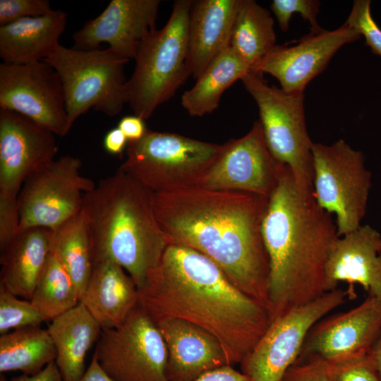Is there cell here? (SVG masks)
Returning <instances> with one entry per match:
<instances>
[{
  "instance_id": "43",
  "label": "cell",
  "mask_w": 381,
  "mask_h": 381,
  "mask_svg": "<svg viewBox=\"0 0 381 381\" xmlns=\"http://www.w3.org/2000/svg\"><path fill=\"white\" fill-rule=\"evenodd\" d=\"M381 379V332L368 353Z\"/></svg>"
},
{
  "instance_id": "13",
  "label": "cell",
  "mask_w": 381,
  "mask_h": 381,
  "mask_svg": "<svg viewBox=\"0 0 381 381\" xmlns=\"http://www.w3.org/2000/svg\"><path fill=\"white\" fill-rule=\"evenodd\" d=\"M0 108L22 114L59 136L71 130L61 80L44 61L0 64Z\"/></svg>"
},
{
  "instance_id": "1",
  "label": "cell",
  "mask_w": 381,
  "mask_h": 381,
  "mask_svg": "<svg viewBox=\"0 0 381 381\" xmlns=\"http://www.w3.org/2000/svg\"><path fill=\"white\" fill-rule=\"evenodd\" d=\"M268 199L200 186L152 193L155 214L168 243L208 258L269 312L270 265L261 232Z\"/></svg>"
},
{
  "instance_id": "24",
  "label": "cell",
  "mask_w": 381,
  "mask_h": 381,
  "mask_svg": "<svg viewBox=\"0 0 381 381\" xmlns=\"http://www.w3.org/2000/svg\"><path fill=\"white\" fill-rule=\"evenodd\" d=\"M56 351L55 362L64 381H78L85 372V358L102 329L80 303L51 320L47 329Z\"/></svg>"
},
{
  "instance_id": "41",
  "label": "cell",
  "mask_w": 381,
  "mask_h": 381,
  "mask_svg": "<svg viewBox=\"0 0 381 381\" xmlns=\"http://www.w3.org/2000/svg\"><path fill=\"white\" fill-rule=\"evenodd\" d=\"M128 140L122 131L117 127L109 131L104 136L103 145L109 154L120 155L128 144Z\"/></svg>"
},
{
  "instance_id": "26",
  "label": "cell",
  "mask_w": 381,
  "mask_h": 381,
  "mask_svg": "<svg viewBox=\"0 0 381 381\" xmlns=\"http://www.w3.org/2000/svg\"><path fill=\"white\" fill-rule=\"evenodd\" d=\"M250 71L230 46L226 47L196 79L195 85L182 95V107L191 116L211 114L218 107L225 90Z\"/></svg>"
},
{
  "instance_id": "12",
  "label": "cell",
  "mask_w": 381,
  "mask_h": 381,
  "mask_svg": "<svg viewBox=\"0 0 381 381\" xmlns=\"http://www.w3.org/2000/svg\"><path fill=\"white\" fill-rule=\"evenodd\" d=\"M349 291L335 289L274 319L241 363L250 381H282L296 361L312 327L346 302Z\"/></svg>"
},
{
  "instance_id": "36",
  "label": "cell",
  "mask_w": 381,
  "mask_h": 381,
  "mask_svg": "<svg viewBox=\"0 0 381 381\" xmlns=\"http://www.w3.org/2000/svg\"><path fill=\"white\" fill-rule=\"evenodd\" d=\"M20 234L17 198L0 193V250L4 253Z\"/></svg>"
},
{
  "instance_id": "27",
  "label": "cell",
  "mask_w": 381,
  "mask_h": 381,
  "mask_svg": "<svg viewBox=\"0 0 381 381\" xmlns=\"http://www.w3.org/2000/svg\"><path fill=\"white\" fill-rule=\"evenodd\" d=\"M274 20L270 12L254 0H240L229 46L250 68H258L275 47Z\"/></svg>"
},
{
  "instance_id": "15",
  "label": "cell",
  "mask_w": 381,
  "mask_h": 381,
  "mask_svg": "<svg viewBox=\"0 0 381 381\" xmlns=\"http://www.w3.org/2000/svg\"><path fill=\"white\" fill-rule=\"evenodd\" d=\"M282 165L270 152L261 124L256 121L244 136L223 144L200 186L244 191L269 198L277 185Z\"/></svg>"
},
{
  "instance_id": "30",
  "label": "cell",
  "mask_w": 381,
  "mask_h": 381,
  "mask_svg": "<svg viewBox=\"0 0 381 381\" xmlns=\"http://www.w3.org/2000/svg\"><path fill=\"white\" fill-rule=\"evenodd\" d=\"M30 301L44 321L54 319L80 302L73 279L52 253L47 258Z\"/></svg>"
},
{
  "instance_id": "37",
  "label": "cell",
  "mask_w": 381,
  "mask_h": 381,
  "mask_svg": "<svg viewBox=\"0 0 381 381\" xmlns=\"http://www.w3.org/2000/svg\"><path fill=\"white\" fill-rule=\"evenodd\" d=\"M282 381H332L329 363L319 360L296 361Z\"/></svg>"
},
{
  "instance_id": "19",
  "label": "cell",
  "mask_w": 381,
  "mask_h": 381,
  "mask_svg": "<svg viewBox=\"0 0 381 381\" xmlns=\"http://www.w3.org/2000/svg\"><path fill=\"white\" fill-rule=\"evenodd\" d=\"M325 274L329 291L342 282L353 294V286L358 284L381 299V234L365 224L339 236L330 250Z\"/></svg>"
},
{
  "instance_id": "39",
  "label": "cell",
  "mask_w": 381,
  "mask_h": 381,
  "mask_svg": "<svg viewBox=\"0 0 381 381\" xmlns=\"http://www.w3.org/2000/svg\"><path fill=\"white\" fill-rule=\"evenodd\" d=\"M144 119L133 116L123 117L118 125V128L126 137L128 141H136L140 140L147 131Z\"/></svg>"
},
{
  "instance_id": "40",
  "label": "cell",
  "mask_w": 381,
  "mask_h": 381,
  "mask_svg": "<svg viewBox=\"0 0 381 381\" xmlns=\"http://www.w3.org/2000/svg\"><path fill=\"white\" fill-rule=\"evenodd\" d=\"M11 381H64L63 376L56 363L53 361L46 365L41 371L32 375L22 374L13 377Z\"/></svg>"
},
{
  "instance_id": "38",
  "label": "cell",
  "mask_w": 381,
  "mask_h": 381,
  "mask_svg": "<svg viewBox=\"0 0 381 381\" xmlns=\"http://www.w3.org/2000/svg\"><path fill=\"white\" fill-rule=\"evenodd\" d=\"M192 381H250L248 376L226 365L211 370Z\"/></svg>"
},
{
  "instance_id": "42",
  "label": "cell",
  "mask_w": 381,
  "mask_h": 381,
  "mask_svg": "<svg viewBox=\"0 0 381 381\" xmlns=\"http://www.w3.org/2000/svg\"><path fill=\"white\" fill-rule=\"evenodd\" d=\"M78 381H116L111 377L101 367L97 357L93 354L91 362Z\"/></svg>"
},
{
  "instance_id": "2",
  "label": "cell",
  "mask_w": 381,
  "mask_h": 381,
  "mask_svg": "<svg viewBox=\"0 0 381 381\" xmlns=\"http://www.w3.org/2000/svg\"><path fill=\"white\" fill-rule=\"evenodd\" d=\"M138 291L140 306L155 322L182 319L216 337L230 365L243 362L271 322L268 310L214 262L182 245H167Z\"/></svg>"
},
{
  "instance_id": "10",
  "label": "cell",
  "mask_w": 381,
  "mask_h": 381,
  "mask_svg": "<svg viewBox=\"0 0 381 381\" xmlns=\"http://www.w3.org/2000/svg\"><path fill=\"white\" fill-rule=\"evenodd\" d=\"M94 354L116 381H168V352L156 322L140 306L119 326L102 329Z\"/></svg>"
},
{
  "instance_id": "44",
  "label": "cell",
  "mask_w": 381,
  "mask_h": 381,
  "mask_svg": "<svg viewBox=\"0 0 381 381\" xmlns=\"http://www.w3.org/2000/svg\"><path fill=\"white\" fill-rule=\"evenodd\" d=\"M0 381H8V380L6 379V377L4 375H1Z\"/></svg>"
},
{
  "instance_id": "18",
  "label": "cell",
  "mask_w": 381,
  "mask_h": 381,
  "mask_svg": "<svg viewBox=\"0 0 381 381\" xmlns=\"http://www.w3.org/2000/svg\"><path fill=\"white\" fill-rule=\"evenodd\" d=\"M160 0H111L96 18L73 35L75 49H100L102 43L123 58L135 59L143 40L155 28Z\"/></svg>"
},
{
  "instance_id": "6",
  "label": "cell",
  "mask_w": 381,
  "mask_h": 381,
  "mask_svg": "<svg viewBox=\"0 0 381 381\" xmlns=\"http://www.w3.org/2000/svg\"><path fill=\"white\" fill-rule=\"evenodd\" d=\"M222 149L223 144L147 129L128 142L119 169L152 193L171 192L200 186Z\"/></svg>"
},
{
  "instance_id": "35",
  "label": "cell",
  "mask_w": 381,
  "mask_h": 381,
  "mask_svg": "<svg viewBox=\"0 0 381 381\" xmlns=\"http://www.w3.org/2000/svg\"><path fill=\"white\" fill-rule=\"evenodd\" d=\"M52 11L47 0H0V26L25 18L45 16Z\"/></svg>"
},
{
  "instance_id": "11",
  "label": "cell",
  "mask_w": 381,
  "mask_h": 381,
  "mask_svg": "<svg viewBox=\"0 0 381 381\" xmlns=\"http://www.w3.org/2000/svg\"><path fill=\"white\" fill-rule=\"evenodd\" d=\"M81 160L71 155L54 159L31 174L17 198L20 233L30 228L54 229L82 210L95 182L80 174Z\"/></svg>"
},
{
  "instance_id": "4",
  "label": "cell",
  "mask_w": 381,
  "mask_h": 381,
  "mask_svg": "<svg viewBox=\"0 0 381 381\" xmlns=\"http://www.w3.org/2000/svg\"><path fill=\"white\" fill-rule=\"evenodd\" d=\"M82 211L93 264L117 263L140 288L169 244L155 214L152 192L119 169L85 194Z\"/></svg>"
},
{
  "instance_id": "16",
  "label": "cell",
  "mask_w": 381,
  "mask_h": 381,
  "mask_svg": "<svg viewBox=\"0 0 381 381\" xmlns=\"http://www.w3.org/2000/svg\"><path fill=\"white\" fill-rule=\"evenodd\" d=\"M54 134L29 118L0 108V193L17 198L25 180L54 159Z\"/></svg>"
},
{
  "instance_id": "25",
  "label": "cell",
  "mask_w": 381,
  "mask_h": 381,
  "mask_svg": "<svg viewBox=\"0 0 381 381\" xmlns=\"http://www.w3.org/2000/svg\"><path fill=\"white\" fill-rule=\"evenodd\" d=\"M50 229L33 227L21 231L1 254V282L18 297L30 300L50 253Z\"/></svg>"
},
{
  "instance_id": "21",
  "label": "cell",
  "mask_w": 381,
  "mask_h": 381,
  "mask_svg": "<svg viewBox=\"0 0 381 381\" xmlns=\"http://www.w3.org/2000/svg\"><path fill=\"white\" fill-rule=\"evenodd\" d=\"M240 0L193 1L188 26L187 61L198 79L210 62L229 46Z\"/></svg>"
},
{
  "instance_id": "32",
  "label": "cell",
  "mask_w": 381,
  "mask_h": 381,
  "mask_svg": "<svg viewBox=\"0 0 381 381\" xmlns=\"http://www.w3.org/2000/svg\"><path fill=\"white\" fill-rule=\"evenodd\" d=\"M370 4V0L354 1L344 23L363 36L372 52L381 56V30L371 16Z\"/></svg>"
},
{
  "instance_id": "33",
  "label": "cell",
  "mask_w": 381,
  "mask_h": 381,
  "mask_svg": "<svg viewBox=\"0 0 381 381\" xmlns=\"http://www.w3.org/2000/svg\"><path fill=\"white\" fill-rule=\"evenodd\" d=\"M320 6V2L317 0H274L270 7L283 32L289 30L294 13H301L302 18L310 24L311 31H319L322 29L317 22Z\"/></svg>"
},
{
  "instance_id": "14",
  "label": "cell",
  "mask_w": 381,
  "mask_h": 381,
  "mask_svg": "<svg viewBox=\"0 0 381 381\" xmlns=\"http://www.w3.org/2000/svg\"><path fill=\"white\" fill-rule=\"evenodd\" d=\"M380 332L381 299L368 294L358 306L318 322L308 334L296 361L337 363L365 356Z\"/></svg>"
},
{
  "instance_id": "34",
  "label": "cell",
  "mask_w": 381,
  "mask_h": 381,
  "mask_svg": "<svg viewBox=\"0 0 381 381\" xmlns=\"http://www.w3.org/2000/svg\"><path fill=\"white\" fill-rule=\"evenodd\" d=\"M329 366L332 381H381L368 354Z\"/></svg>"
},
{
  "instance_id": "23",
  "label": "cell",
  "mask_w": 381,
  "mask_h": 381,
  "mask_svg": "<svg viewBox=\"0 0 381 381\" xmlns=\"http://www.w3.org/2000/svg\"><path fill=\"white\" fill-rule=\"evenodd\" d=\"M67 14L54 10L40 17L25 18L0 26V57L8 64L43 61L60 44Z\"/></svg>"
},
{
  "instance_id": "29",
  "label": "cell",
  "mask_w": 381,
  "mask_h": 381,
  "mask_svg": "<svg viewBox=\"0 0 381 381\" xmlns=\"http://www.w3.org/2000/svg\"><path fill=\"white\" fill-rule=\"evenodd\" d=\"M56 351L47 329L19 328L0 337V372L19 370L32 375L55 361Z\"/></svg>"
},
{
  "instance_id": "22",
  "label": "cell",
  "mask_w": 381,
  "mask_h": 381,
  "mask_svg": "<svg viewBox=\"0 0 381 381\" xmlns=\"http://www.w3.org/2000/svg\"><path fill=\"white\" fill-rule=\"evenodd\" d=\"M102 329L121 325L139 305L136 284L125 270L111 260L93 264L87 289L80 300Z\"/></svg>"
},
{
  "instance_id": "31",
  "label": "cell",
  "mask_w": 381,
  "mask_h": 381,
  "mask_svg": "<svg viewBox=\"0 0 381 381\" xmlns=\"http://www.w3.org/2000/svg\"><path fill=\"white\" fill-rule=\"evenodd\" d=\"M44 322L30 301L19 299L0 284V334L25 327H39Z\"/></svg>"
},
{
  "instance_id": "28",
  "label": "cell",
  "mask_w": 381,
  "mask_h": 381,
  "mask_svg": "<svg viewBox=\"0 0 381 381\" xmlns=\"http://www.w3.org/2000/svg\"><path fill=\"white\" fill-rule=\"evenodd\" d=\"M49 249L71 276L81 300L93 270L88 226L82 210L50 229Z\"/></svg>"
},
{
  "instance_id": "17",
  "label": "cell",
  "mask_w": 381,
  "mask_h": 381,
  "mask_svg": "<svg viewBox=\"0 0 381 381\" xmlns=\"http://www.w3.org/2000/svg\"><path fill=\"white\" fill-rule=\"evenodd\" d=\"M361 37L345 23L334 30L310 31L291 46L274 47L257 72L277 78L286 92H304L306 85L323 71L342 46Z\"/></svg>"
},
{
  "instance_id": "3",
  "label": "cell",
  "mask_w": 381,
  "mask_h": 381,
  "mask_svg": "<svg viewBox=\"0 0 381 381\" xmlns=\"http://www.w3.org/2000/svg\"><path fill=\"white\" fill-rule=\"evenodd\" d=\"M269 258V314L272 322L328 292L326 265L339 237L332 214L302 191L290 169L282 166L261 227Z\"/></svg>"
},
{
  "instance_id": "20",
  "label": "cell",
  "mask_w": 381,
  "mask_h": 381,
  "mask_svg": "<svg viewBox=\"0 0 381 381\" xmlns=\"http://www.w3.org/2000/svg\"><path fill=\"white\" fill-rule=\"evenodd\" d=\"M156 323L168 352V381H192L229 365L220 342L205 329L176 318H162Z\"/></svg>"
},
{
  "instance_id": "8",
  "label": "cell",
  "mask_w": 381,
  "mask_h": 381,
  "mask_svg": "<svg viewBox=\"0 0 381 381\" xmlns=\"http://www.w3.org/2000/svg\"><path fill=\"white\" fill-rule=\"evenodd\" d=\"M241 80L257 104L270 152L277 161L290 169L302 191L313 192V142L306 128L304 92H286L269 85L262 73L254 71Z\"/></svg>"
},
{
  "instance_id": "9",
  "label": "cell",
  "mask_w": 381,
  "mask_h": 381,
  "mask_svg": "<svg viewBox=\"0 0 381 381\" xmlns=\"http://www.w3.org/2000/svg\"><path fill=\"white\" fill-rule=\"evenodd\" d=\"M313 188L317 204L334 214L339 236L361 226L372 187V174L362 152L340 139L331 145L313 143Z\"/></svg>"
},
{
  "instance_id": "7",
  "label": "cell",
  "mask_w": 381,
  "mask_h": 381,
  "mask_svg": "<svg viewBox=\"0 0 381 381\" xmlns=\"http://www.w3.org/2000/svg\"><path fill=\"white\" fill-rule=\"evenodd\" d=\"M43 61L56 70L61 80L70 128L90 109L114 116L128 102L124 66L129 59L108 48L80 50L59 44Z\"/></svg>"
},
{
  "instance_id": "5",
  "label": "cell",
  "mask_w": 381,
  "mask_h": 381,
  "mask_svg": "<svg viewBox=\"0 0 381 381\" xmlns=\"http://www.w3.org/2000/svg\"><path fill=\"white\" fill-rule=\"evenodd\" d=\"M192 1H175L164 26L148 33L138 47L135 69L127 83L128 103L134 115L144 120L191 75L187 54Z\"/></svg>"
}]
</instances>
